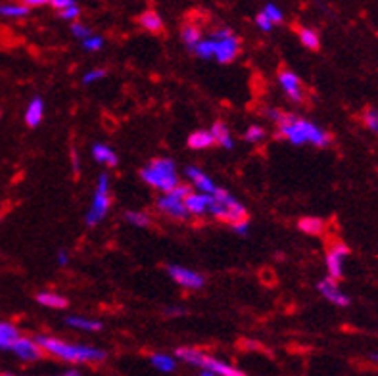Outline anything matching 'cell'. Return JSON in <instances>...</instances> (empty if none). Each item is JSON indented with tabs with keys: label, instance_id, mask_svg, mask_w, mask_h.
Here are the masks:
<instances>
[{
	"label": "cell",
	"instance_id": "6da1fadb",
	"mask_svg": "<svg viewBox=\"0 0 378 376\" xmlns=\"http://www.w3.org/2000/svg\"><path fill=\"white\" fill-rule=\"evenodd\" d=\"M269 117L279 127V136L286 138L296 146L302 144H315V146H328L330 134L323 131L315 123L294 116L290 112H280V109H269Z\"/></svg>",
	"mask_w": 378,
	"mask_h": 376
},
{
	"label": "cell",
	"instance_id": "7a4b0ae2",
	"mask_svg": "<svg viewBox=\"0 0 378 376\" xmlns=\"http://www.w3.org/2000/svg\"><path fill=\"white\" fill-rule=\"evenodd\" d=\"M36 344L43 348L45 353L67 361V363H98L106 359V353L102 349L89 348V346H77L70 342L58 340L52 336H36Z\"/></svg>",
	"mask_w": 378,
	"mask_h": 376
},
{
	"label": "cell",
	"instance_id": "3957f363",
	"mask_svg": "<svg viewBox=\"0 0 378 376\" xmlns=\"http://www.w3.org/2000/svg\"><path fill=\"white\" fill-rule=\"evenodd\" d=\"M175 355H177V359H182L185 363L204 368V370L216 376H246L240 368L233 367V365H229L221 359L211 357V355H207L198 348H179L175 351Z\"/></svg>",
	"mask_w": 378,
	"mask_h": 376
},
{
	"label": "cell",
	"instance_id": "277c9868",
	"mask_svg": "<svg viewBox=\"0 0 378 376\" xmlns=\"http://www.w3.org/2000/svg\"><path fill=\"white\" fill-rule=\"evenodd\" d=\"M140 177L150 187L163 190L165 194L171 192L173 188L179 185L175 163L169 158H156V160H152L148 163V167L140 171Z\"/></svg>",
	"mask_w": 378,
	"mask_h": 376
},
{
	"label": "cell",
	"instance_id": "5b68a950",
	"mask_svg": "<svg viewBox=\"0 0 378 376\" xmlns=\"http://www.w3.org/2000/svg\"><path fill=\"white\" fill-rule=\"evenodd\" d=\"M209 39L213 41V58L219 63H231L236 60V56L240 52V41L234 35L231 29L221 27L216 29Z\"/></svg>",
	"mask_w": 378,
	"mask_h": 376
},
{
	"label": "cell",
	"instance_id": "8992f818",
	"mask_svg": "<svg viewBox=\"0 0 378 376\" xmlns=\"http://www.w3.org/2000/svg\"><path fill=\"white\" fill-rule=\"evenodd\" d=\"M109 206H112V198H109V179L108 175H100L98 185H96V192L92 198L89 213H87V224L94 227L98 224L106 213H108Z\"/></svg>",
	"mask_w": 378,
	"mask_h": 376
},
{
	"label": "cell",
	"instance_id": "52a82bcc",
	"mask_svg": "<svg viewBox=\"0 0 378 376\" xmlns=\"http://www.w3.org/2000/svg\"><path fill=\"white\" fill-rule=\"evenodd\" d=\"M350 255V248L342 242H333L326 250V269H328V278L340 280L344 277V260Z\"/></svg>",
	"mask_w": 378,
	"mask_h": 376
},
{
	"label": "cell",
	"instance_id": "ba28073f",
	"mask_svg": "<svg viewBox=\"0 0 378 376\" xmlns=\"http://www.w3.org/2000/svg\"><path fill=\"white\" fill-rule=\"evenodd\" d=\"M167 273L169 277L179 284V286L190 288V290H198L206 284V278L202 277L196 271H190L187 267H180V265H169L167 267Z\"/></svg>",
	"mask_w": 378,
	"mask_h": 376
},
{
	"label": "cell",
	"instance_id": "9c48e42d",
	"mask_svg": "<svg viewBox=\"0 0 378 376\" xmlns=\"http://www.w3.org/2000/svg\"><path fill=\"white\" fill-rule=\"evenodd\" d=\"M10 351L16 353L21 361H39L45 355V351L36 344L35 338H25V336H19V340L12 346Z\"/></svg>",
	"mask_w": 378,
	"mask_h": 376
},
{
	"label": "cell",
	"instance_id": "30bf717a",
	"mask_svg": "<svg viewBox=\"0 0 378 376\" xmlns=\"http://www.w3.org/2000/svg\"><path fill=\"white\" fill-rule=\"evenodd\" d=\"M279 83L282 90L286 92L292 102H302L304 100V89H302V81L296 73H292L290 70H280L279 72Z\"/></svg>",
	"mask_w": 378,
	"mask_h": 376
},
{
	"label": "cell",
	"instance_id": "8fae6325",
	"mask_svg": "<svg viewBox=\"0 0 378 376\" xmlns=\"http://www.w3.org/2000/svg\"><path fill=\"white\" fill-rule=\"evenodd\" d=\"M319 292L323 294V297H326L330 304L338 305V307H346V305H350V297L344 294L340 286H338V282L333 280V278H324L319 282Z\"/></svg>",
	"mask_w": 378,
	"mask_h": 376
},
{
	"label": "cell",
	"instance_id": "7c38bea8",
	"mask_svg": "<svg viewBox=\"0 0 378 376\" xmlns=\"http://www.w3.org/2000/svg\"><path fill=\"white\" fill-rule=\"evenodd\" d=\"M158 209L173 217V219H187L189 217V209L185 206V202H180L177 198L169 196V194H165V196L158 200Z\"/></svg>",
	"mask_w": 378,
	"mask_h": 376
},
{
	"label": "cell",
	"instance_id": "4fadbf2b",
	"mask_svg": "<svg viewBox=\"0 0 378 376\" xmlns=\"http://www.w3.org/2000/svg\"><path fill=\"white\" fill-rule=\"evenodd\" d=\"M211 204H213V196L202 194V192H192L185 200V206L189 209V215H206L209 211Z\"/></svg>",
	"mask_w": 378,
	"mask_h": 376
},
{
	"label": "cell",
	"instance_id": "5bb4252c",
	"mask_svg": "<svg viewBox=\"0 0 378 376\" xmlns=\"http://www.w3.org/2000/svg\"><path fill=\"white\" fill-rule=\"evenodd\" d=\"M187 175H189V179L194 182V187L198 188L202 194H209V196H213V194H216L217 187L213 185V180L209 179L204 171L190 165V167H187Z\"/></svg>",
	"mask_w": 378,
	"mask_h": 376
},
{
	"label": "cell",
	"instance_id": "9a60e30c",
	"mask_svg": "<svg viewBox=\"0 0 378 376\" xmlns=\"http://www.w3.org/2000/svg\"><path fill=\"white\" fill-rule=\"evenodd\" d=\"M43 116H45V102L36 96L29 102L28 109H25V123L29 127H36L43 121Z\"/></svg>",
	"mask_w": 378,
	"mask_h": 376
},
{
	"label": "cell",
	"instance_id": "2e32d148",
	"mask_svg": "<svg viewBox=\"0 0 378 376\" xmlns=\"http://www.w3.org/2000/svg\"><path fill=\"white\" fill-rule=\"evenodd\" d=\"M19 340V332L14 324L0 321V349H12Z\"/></svg>",
	"mask_w": 378,
	"mask_h": 376
},
{
	"label": "cell",
	"instance_id": "e0dca14e",
	"mask_svg": "<svg viewBox=\"0 0 378 376\" xmlns=\"http://www.w3.org/2000/svg\"><path fill=\"white\" fill-rule=\"evenodd\" d=\"M92 158L98 161V163H106L109 167L117 165L116 152L109 146H106V144H94L92 146Z\"/></svg>",
	"mask_w": 378,
	"mask_h": 376
},
{
	"label": "cell",
	"instance_id": "ac0fdd59",
	"mask_svg": "<svg viewBox=\"0 0 378 376\" xmlns=\"http://www.w3.org/2000/svg\"><path fill=\"white\" fill-rule=\"evenodd\" d=\"M211 136H213V140H216V144H221L223 148H227V150H231L233 148V138H231V134H229V129H227V125L223 123V121H217V123H213V127H211Z\"/></svg>",
	"mask_w": 378,
	"mask_h": 376
},
{
	"label": "cell",
	"instance_id": "d6986e66",
	"mask_svg": "<svg viewBox=\"0 0 378 376\" xmlns=\"http://www.w3.org/2000/svg\"><path fill=\"white\" fill-rule=\"evenodd\" d=\"M36 302L45 307H52V309H65L67 307V300L60 294H54V292H41L36 294Z\"/></svg>",
	"mask_w": 378,
	"mask_h": 376
},
{
	"label": "cell",
	"instance_id": "ffe728a7",
	"mask_svg": "<svg viewBox=\"0 0 378 376\" xmlns=\"http://www.w3.org/2000/svg\"><path fill=\"white\" fill-rule=\"evenodd\" d=\"M213 144H216V140H213L209 131H196V133H192L189 136V146L192 150H204V148H209Z\"/></svg>",
	"mask_w": 378,
	"mask_h": 376
},
{
	"label": "cell",
	"instance_id": "44dd1931",
	"mask_svg": "<svg viewBox=\"0 0 378 376\" xmlns=\"http://www.w3.org/2000/svg\"><path fill=\"white\" fill-rule=\"evenodd\" d=\"M138 23L145 27L146 31H150V33H158V31H162L163 29L162 18H160L154 10H148V12H145V14H140Z\"/></svg>",
	"mask_w": 378,
	"mask_h": 376
},
{
	"label": "cell",
	"instance_id": "7402d4cb",
	"mask_svg": "<svg viewBox=\"0 0 378 376\" xmlns=\"http://www.w3.org/2000/svg\"><path fill=\"white\" fill-rule=\"evenodd\" d=\"M300 231L306 234H323L324 233V221L323 219H319V217H306V219H302L300 221Z\"/></svg>",
	"mask_w": 378,
	"mask_h": 376
},
{
	"label": "cell",
	"instance_id": "603a6c76",
	"mask_svg": "<svg viewBox=\"0 0 378 376\" xmlns=\"http://www.w3.org/2000/svg\"><path fill=\"white\" fill-rule=\"evenodd\" d=\"M150 363H152L158 370H162V373H173V370L177 368V361H175V357L165 355V353H154L152 357H150Z\"/></svg>",
	"mask_w": 378,
	"mask_h": 376
},
{
	"label": "cell",
	"instance_id": "cb8c5ba5",
	"mask_svg": "<svg viewBox=\"0 0 378 376\" xmlns=\"http://www.w3.org/2000/svg\"><path fill=\"white\" fill-rule=\"evenodd\" d=\"M180 36H182L185 45L194 48V46L198 45L200 41H202V31H200L198 25H194V23L190 21V23H185V25H182Z\"/></svg>",
	"mask_w": 378,
	"mask_h": 376
},
{
	"label": "cell",
	"instance_id": "d4e9b609",
	"mask_svg": "<svg viewBox=\"0 0 378 376\" xmlns=\"http://www.w3.org/2000/svg\"><path fill=\"white\" fill-rule=\"evenodd\" d=\"M67 324L73 328H79V331L87 332H98L102 328V324L98 321H92V319H85V317H67Z\"/></svg>",
	"mask_w": 378,
	"mask_h": 376
},
{
	"label": "cell",
	"instance_id": "484cf974",
	"mask_svg": "<svg viewBox=\"0 0 378 376\" xmlns=\"http://www.w3.org/2000/svg\"><path fill=\"white\" fill-rule=\"evenodd\" d=\"M29 14V6L25 4H0V16L6 18H25Z\"/></svg>",
	"mask_w": 378,
	"mask_h": 376
},
{
	"label": "cell",
	"instance_id": "4316f807",
	"mask_svg": "<svg viewBox=\"0 0 378 376\" xmlns=\"http://www.w3.org/2000/svg\"><path fill=\"white\" fill-rule=\"evenodd\" d=\"M297 35H300V41L302 45L309 48V50H317L319 48V35H317L313 29H307V27H300L297 29Z\"/></svg>",
	"mask_w": 378,
	"mask_h": 376
},
{
	"label": "cell",
	"instance_id": "83f0119b",
	"mask_svg": "<svg viewBox=\"0 0 378 376\" xmlns=\"http://www.w3.org/2000/svg\"><path fill=\"white\" fill-rule=\"evenodd\" d=\"M194 52L200 58H204V60L213 58V41L211 39H202L198 45L194 46Z\"/></svg>",
	"mask_w": 378,
	"mask_h": 376
},
{
	"label": "cell",
	"instance_id": "f1b7e54d",
	"mask_svg": "<svg viewBox=\"0 0 378 376\" xmlns=\"http://www.w3.org/2000/svg\"><path fill=\"white\" fill-rule=\"evenodd\" d=\"M363 123L367 125L369 131L378 134V109H375V107H367V109L363 112Z\"/></svg>",
	"mask_w": 378,
	"mask_h": 376
},
{
	"label": "cell",
	"instance_id": "f546056e",
	"mask_svg": "<svg viewBox=\"0 0 378 376\" xmlns=\"http://www.w3.org/2000/svg\"><path fill=\"white\" fill-rule=\"evenodd\" d=\"M125 219L135 227H148L150 224V217L146 213H140V211H127Z\"/></svg>",
	"mask_w": 378,
	"mask_h": 376
},
{
	"label": "cell",
	"instance_id": "4dcf8cb0",
	"mask_svg": "<svg viewBox=\"0 0 378 376\" xmlns=\"http://www.w3.org/2000/svg\"><path fill=\"white\" fill-rule=\"evenodd\" d=\"M244 138H246L248 143H262L263 138H265V129L258 125L248 127V131H246V134H244Z\"/></svg>",
	"mask_w": 378,
	"mask_h": 376
},
{
	"label": "cell",
	"instance_id": "1f68e13d",
	"mask_svg": "<svg viewBox=\"0 0 378 376\" xmlns=\"http://www.w3.org/2000/svg\"><path fill=\"white\" fill-rule=\"evenodd\" d=\"M263 14L269 18V21L275 25V23H282V12H280L275 4H267L265 8H263Z\"/></svg>",
	"mask_w": 378,
	"mask_h": 376
},
{
	"label": "cell",
	"instance_id": "d6a6232c",
	"mask_svg": "<svg viewBox=\"0 0 378 376\" xmlns=\"http://www.w3.org/2000/svg\"><path fill=\"white\" fill-rule=\"evenodd\" d=\"M167 194L173 198H177V200H180V202H185V200L192 194V190H190L189 185H177V187L173 188L171 192H167Z\"/></svg>",
	"mask_w": 378,
	"mask_h": 376
},
{
	"label": "cell",
	"instance_id": "836d02e7",
	"mask_svg": "<svg viewBox=\"0 0 378 376\" xmlns=\"http://www.w3.org/2000/svg\"><path fill=\"white\" fill-rule=\"evenodd\" d=\"M83 46H85L87 50H90V52H96V50H100V48L104 46V39L100 35H92L89 36L87 41H83Z\"/></svg>",
	"mask_w": 378,
	"mask_h": 376
},
{
	"label": "cell",
	"instance_id": "e575fe53",
	"mask_svg": "<svg viewBox=\"0 0 378 376\" xmlns=\"http://www.w3.org/2000/svg\"><path fill=\"white\" fill-rule=\"evenodd\" d=\"M72 33L75 36H79V39H83V41H87L89 36L94 35V33L90 31L89 27L83 25V23H73V25H72Z\"/></svg>",
	"mask_w": 378,
	"mask_h": 376
},
{
	"label": "cell",
	"instance_id": "d590c367",
	"mask_svg": "<svg viewBox=\"0 0 378 376\" xmlns=\"http://www.w3.org/2000/svg\"><path fill=\"white\" fill-rule=\"evenodd\" d=\"M104 77H106V72H104V70H90V72L85 73V77H83V83H85V85H90V83L104 79Z\"/></svg>",
	"mask_w": 378,
	"mask_h": 376
},
{
	"label": "cell",
	"instance_id": "8d00e7d4",
	"mask_svg": "<svg viewBox=\"0 0 378 376\" xmlns=\"http://www.w3.org/2000/svg\"><path fill=\"white\" fill-rule=\"evenodd\" d=\"M81 16V10H79V6L75 4V6H72V8L67 10H62L60 12V18L65 19V21H75V19Z\"/></svg>",
	"mask_w": 378,
	"mask_h": 376
},
{
	"label": "cell",
	"instance_id": "74e56055",
	"mask_svg": "<svg viewBox=\"0 0 378 376\" xmlns=\"http://www.w3.org/2000/svg\"><path fill=\"white\" fill-rule=\"evenodd\" d=\"M255 25L260 27L262 31H265V33H267V31H271V27H273V23H271L269 18H267V16H265L263 12H260V14L255 16Z\"/></svg>",
	"mask_w": 378,
	"mask_h": 376
},
{
	"label": "cell",
	"instance_id": "f35d334b",
	"mask_svg": "<svg viewBox=\"0 0 378 376\" xmlns=\"http://www.w3.org/2000/svg\"><path fill=\"white\" fill-rule=\"evenodd\" d=\"M50 6H54L56 10H67V8H72V6H75V2L73 0H52V2H48Z\"/></svg>",
	"mask_w": 378,
	"mask_h": 376
},
{
	"label": "cell",
	"instance_id": "ab89813d",
	"mask_svg": "<svg viewBox=\"0 0 378 376\" xmlns=\"http://www.w3.org/2000/svg\"><path fill=\"white\" fill-rule=\"evenodd\" d=\"M233 229L236 231V233L242 234L244 236V234L248 233V229H250V221H248V219H246V221H238V223L233 224Z\"/></svg>",
	"mask_w": 378,
	"mask_h": 376
},
{
	"label": "cell",
	"instance_id": "60d3db41",
	"mask_svg": "<svg viewBox=\"0 0 378 376\" xmlns=\"http://www.w3.org/2000/svg\"><path fill=\"white\" fill-rule=\"evenodd\" d=\"M67 261H70L67 253H65V251H60V253H58V263H60V265H67Z\"/></svg>",
	"mask_w": 378,
	"mask_h": 376
},
{
	"label": "cell",
	"instance_id": "b9f144b4",
	"mask_svg": "<svg viewBox=\"0 0 378 376\" xmlns=\"http://www.w3.org/2000/svg\"><path fill=\"white\" fill-rule=\"evenodd\" d=\"M63 376H81V375H79L77 370H70V373H65V375H63Z\"/></svg>",
	"mask_w": 378,
	"mask_h": 376
},
{
	"label": "cell",
	"instance_id": "7bdbcfd3",
	"mask_svg": "<svg viewBox=\"0 0 378 376\" xmlns=\"http://www.w3.org/2000/svg\"><path fill=\"white\" fill-rule=\"evenodd\" d=\"M198 376H216V375H211V373H207V370H202Z\"/></svg>",
	"mask_w": 378,
	"mask_h": 376
},
{
	"label": "cell",
	"instance_id": "ee69618b",
	"mask_svg": "<svg viewBox=\"0 0 378 376\" xmlns=\"http://www.w3.org/2000/svg\"><path fill=\"white\" fill-rule=\"evenodd\" d=\"M372 361H375V363H378V353H375V355H372Z\"/></svg>",
	"mask_w": 378,
	"mask_h": 376
},
{
	"label": "cell",
	"instance_id": "f6af8a7d",
	"mask_svg": "<svg viewBox=\"0 0 378 376\" xmlns=\"http://www.w3.org/2000/svg\"><path fill=\"white\" fill-rule=\"evenodd\" d=\"M0 376H12V375H0Z\"/></svg>",
	"mask_w": 378,
	"mask_h": 376
}]
</instances>
